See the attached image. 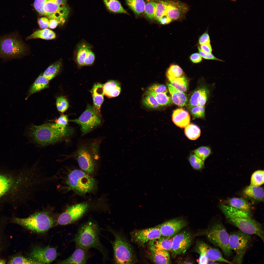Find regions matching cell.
Masks as SVG:
<instances>
[{"mask_svg": "<svg viewBox=\"0 0 264 264\" xmlns=\"http://www.w3.org/2000/svg\"><path fill=\"white\" fill-rule=\"evenodd\" d=\"M61 66V62H55L49 66L44 71L43 75L50 81L58 74Z\"/></svg>", "mask_w": 264, "mask_h": 264, "instance_id": "obj_38", "label": "cell"}, {"mask_svg": "<svg viewBox=\"0 0 264 264\" xmlns=\"http://www.w3.org/2000/svg\"><path fill=\"white\" fill-rule=\"evenodd\" d=\"M221 209L227 219L239 218H251L250 213L245 212L230 206L222 205Z\"/></svg>", "mask_w": 264, "mask_h": 264, "instance_id": "obj_27", "label": "cell"}, {"mask_svg": "<svg viewBox=\"0 0 264 264\" xmlns=\"http://www.w3.org/2000/svg\"><path fill=\"white\" fill-rule=\"evenodd\" d=\"M6 262V261L5 260L0 259V264H5Z\"/></svg>", "mask_w": 264, "mask_h": 264, "instance_id": "obj_63", "label": "cell"}, {"mask_svg": "<svg viewBox=\"0 0 264 264\" xmlns=\"http://www.w3.org/2000/svg\"><path fill=\"white\" fill-rule=\"evenodd\" d=\"M12 222L32 231L39 233L47 231L53 226V220L48 212L35 213L27 218H21L14 217Z\"/></svg>", "mask_w": 264, "mask_h": 264, "instance_id": "obj_7", "label": "cell"}, {"mask_svg": "<svg viewBox=\"0 0 264 264\" xmlns=\"http://www.w3.org/2000/svg\"><path fill=\"white\" fill-rule=\"evenodd\" d=\"M25 50L24 45L16 33L0 36V57L18 58L24 54Z\"/></svg>", "mask_w": 264, "mask_h": 264, "instance_id": "obj_8", "label": "cell"}, {"mask_svg": "<svg viewBox=\"0 0 264 264\" xmlns=\"http://www.w3.org/2000/svg\"><path fill=\"white\" fill-rule=\"evenodd\" d=\"M88 249L77 246L72 255L66 259L61 262V264H86L88 256Z\"/></svg>", "mask_w": 264, "mask_h": 264, "instance_id": "obj_22", "label": "cell"}, {"mask_svg": "<svg viewBox=\"0 0 264 264\" xmlns=\"http://www.w3.org/2000/svg\"><path fill=\"white\" fill-rule=\"evenodd\" d=\"M231 0V1H235V0Z\"/></svg>", "mask_w": 264, "mask_h": 264, "instance_id": "obj_64", "label": "cell"}, {"mask_svg": "<svg viewBox=\"0 0 264 264\" xmlns=\"http://www.w3.org/2000/svg\"><path fill=\"white\" fill-rule=\"evenodd\" d=\"M102 140L95 139L83 141L78 145L76 150L69 157H75L80 167L87 174L94 170L100 158L99 149Z\"/></svg>", "mask_w": 264, "mask_h": 264, "instance_id": "obj_3", "label": "cell"}, {"mask_svg": "<svg viewBox=\"0 0 264 264\" xmlns=\"http://www.w3.org/2000/svg\"><path fill=\"white\" fill-rule=\"evenodd\" d=\"M251 241V238L249 235L241 231L235 232L229 235L230 249L236 253L233 260L234 262L241 263Z\"/></svg>", "mask_w": 264, "mask_h": 264, "instance_id": "obj_11", "label": "cell"}, {"mask_svg": "<svg viewBox=\"0 0 264 264\" xmlns=\"http://www.w3.org/2000/svg\"><path fill=\"white\" fill-rule=\"evenodd\" d=\"M0 232V252L2 249V241L1 239V234Z\"/></svg>", "mask_w": 264, "mask_h": 264, "instance_id": "obj_62", "label": "cell"}, {"mask_svg": "<svg viewBox=\"0 0 264 264\" xmlns=\"http://www.w3.org/2000/svg\"><path fill=\"white\" fill-rule=\"evenodd\" d=\"M173 236L166 237L161 236L157 239L149 242V248L150 251L158 250L171 251Z\"/></svg>", "mask_w": 264, "mask_h": 264, "instance_id": "obj_23", "label": "cell"}, {"mask_svg": "<svg viewBox=\"0 0 264 264\" xmlns=\"http://www.w3.org/2000/svg\"><path fill=\"white\" fill-rule=\"evenodd\" d=\"M33 5L41 15L62 24L66 21L70 11L66 0H35Z\"/></svg>", "mask_w": 264, "mask_h": 264, "instance_id": "obj_5", "label": "cell"}, {"mask_svg": "<svg viewBox=\"0 0 264 264\" xmlns=\"http://www.w3.org/2000/svg\"><path fill=\"white\" fill-rule=\"evenodd\" d=\"M229 206L239 210L250 213L251 207L246 200L242 198H233L228 201Z\"/></svg>", "mask_w": 264, "mask_h": 264, "instance_id": "obj_33", "label": "cell"}, {"mask_svg": "<svg viewBox=\"0 0 264 264\" xmlns=\"http://www.w3.org/2000/svg\"><path fill=\"white\" fill-rule=\"evenodd\" d=\"M103 84L98 83L94 85L91 90L93 102V108L99 114L101 115L100 107L104 100Z\"/></svg>", "mask_w": 264, "mask_h": 264, "instance_id": "obj_24", "label": "cell"}, {"mask_svg": "<svg viewBox=\"0 0 264 264\" xmlns=\"http://www.w3.org/2000/svg\"><path fill=\"white\" fill-rule=\"evenodd\" d=\"M49 22L48 18L45 17L40 18L38 21L39 26L42 29H46L48 27Z\"/></svg>", "mask_w": 264, "mask_h": 264, "instance_id": "obj_56", "label": "cell"}, {"mask_svg": "<svg viewBox=\"0 0 264 264\" xmlns=\"http://www.w3.org/2000/svg\"><path fill=\"white\" fill-rule=\"evenodd\" d=\"M9 264H38L37 263L30 258H27L22 256H17L10 259L8 263Z\"/></svg>", "mask_w": 264, "mask_h": 264, "instance_id": "obj_47", "label": "cell"}, {"mask_svg": "<svg viewBox=\"0 0 264 264\" xmlns=\"http://www.w3.org/2000/svg\"><path fill=\"white\" fill-rule=\"evenodd\" d=\"M165 14L166 8L164 1L160 0L156 2L155 19L158 20Z\"/></svg>", "mask_w": 264, "mask_h": 264, "instance_id": "obj_48", "label": "cell"}, {"mask_svg": "<svg viewBox=\"0 0 264 264\" xmlns=\"http://www.w3.org/2000/svg\"><path fill=\"white\" fill-rule=\"evenodd\" d=\"M196 246L197 252L199 253H201L204 254L208 260L230 264L233 263L225 259L218 249L211 247L204 242H198Z\"/></svg>", "mask_w": 264, "mask_h": 264, "instance_id": "obj_21", "label": "cell"}, {"mask_svg": "<svg viewBox=\"0 0 264 264\" xmlns=\"http://www.w3.org/2000/svg\"><path fill=\"white\" fill-rule=\"evenodd\" d=\"M61 24L59 21L55 19L49 20L48 27L51 29H54L56 28L58 25Z\"/></svg>", "mask_w": 264, "mask_h": 264, "instance_id": "obj_61", "label": "cell"}, {"mask_svg": "<svg viewBox=\"0 0 264 264\" xmlns=\"http://www.w3.org/2000/svg\"><path fill=\"white\" fill-rule=\"evenodd\" d=\"M132 238L140 245L159 238L162 236L158 225L149 228L138 230L132 233Z\"/></svg>", "mask_w": 264, "mask_h": 264, "instance_id": "obj_19", "label": "cell"}, {"mask_svg": "<svg viewBox=\"0 0 264 264\" xmlns=\"http://www.w3.org/2000/svg\"><path fill=\"white\" fill-rule=\"evenodd\" d=\"M107 9L114 13H123L129 14L118 0H102Z\"/></svg>", "mask_w": 264, "mask_h": 264, "instance_id": "obj_34", "label": "cell"}, {"mask_svg": "<svg viewBox=\"0 0 264 264\" xmlns=\"http://www.w3.org/2000/svg\"><path fill=\"white\" fill-rule=\"evenodd\" d=\"M167 92L156 93L147 90L146 92L153 95L160 106H163L169 105L172 102L171 97L167 95Z\"/></svg>", "mask_w": 264, "mask_h": 264, "instance_id": "obj_39", "label": "cell"}, {"mask_svg": "<svg viewBox=\"0 0 264 264\" xmlns=\"http://www.w3.org/2000/svg\"><path fill=\"white\" fill-rule=\"evenodd\" d=\"M107 231L114 236L115 240L111 242L114 252V262L116 264H133L136 262L135 254L131 246L121 235L110 227Z\"/></svg>", "mask_w": 264, "mask_h": 264, "instance_id": "obj_6", "label": "cell"}, {"mask_svg": "<svg viewBox=\"0 0 264 264\" xmlns=\"http://www.w3.org/2000/svg\"><path fill=\"white\" fill-rule=\"evenodd\" d=\"M264 171L259 170L254 172L252 174L250 185L260 186L264 183Z\"/></svg>", "mask_w": 264, "mask_h": 264, "instance_id": "obj_41", "label": "cell"}, {"mask_svg": "<svg viewBox=\"0 0 264 264\" xmlns=\"http://www.w3.org/2000/svg\"><path fill=\"white\" fill-rule=\"evenodd\" d=\"M172 117L174 123L180 128H185L190 123V116L188 113L182 108L174 110Z\"/></svg>", "mask_w": 264, "mask_h": 264, "instance_id": "obj_25", "label": "cell"}, {"mask_svg": "<svg viewBox=\"0 0 264 264\" xmlns=\"http://www.w3.org/2000/svg\"><path fill=\"white\" fill-rule=\"evenodd\" d=\"M56 104L58 110L62 113L66 111L69 107V103L67 99L63 96L57 97Z\"/></svg>", "mask_w": 264, "mask_h": 264, "instance_id": "obj_46", "label": "cell"}, {"mask_svg": "<svg viewBox=\"0 0 264 264\" xmlns=\"http://www.w3.org/2000/svg\"><path fill=\"white\" fill-rule=\"evenodd\" d=\"M29 255L30 258L38 264H47L54 261L58 254L56 248L48 246L44 247H35Z\"/></svg>", "mask_w": 264, "mask_h": 264, "instance_id": "obj_16", "label": "cell"}, {"mask_svg": "<svg viewBox=\"0 0 264 264\" xmlns=\"http://www.w3.org/2000/svg\"><path fill=\"white\" fill-rule=\"evenodd\" d=\"M198 43L200 45L210 43V38L207 31L205 32L200 36L199 39Z\"/></svg>", "mask_w": 264, "mask_h": 264, "instance_id": "obj_55", "label": "cell"}, {"mask_svg": "<svg viewBox=\"0 0 264 264\" xmlns=\"http://www.w3.org/2000/svg\"><path fill=\"white\" fill-rule=\"evenodd\" d=\"M69 121L79 124L82 134L84 135L100 125L101 122V115L97 113L93 107L88 105L86 110L79 117Z\"/></svg>", "mask_w": 264, "mask_h": 264, "instance_id": "obj_12", "label": "cell"}, {"mask_svg": "<svg viewBox=\"0 0 264 264\" xmlns=\"http://www.w3.org/2000/svg\"><path fill=\"white\" fill-rule=\"evenodd\" d=\"M200 49L206 54L211 53L212 48L210 43L200 45Z\"/></svg>", "mask_w": 264, "mask_h": 264, "instance_id": "obj_57", "label": "cell"}, {"mask_svg": "<svg viewBox=\"0 0 264 264\" xmlns=\"http://www.w3.org/2000/svg\"><path fill=\"white\" fill-rule=\"evenodd\" d=\"M209 94L208 90L205 88H202L198 105L204 106Z\"/></svg>", "mask_w": 264, "mask_h": 264, "instance_id": "obj_52", "label": "cell"}, {"mask_svg": "<svg viewBox=\"0 0 264 264\" xmlns=\"http://www.w3.org/2000/svg\"><path fill=\"white\" fill-rule=\"evenodd\" d=\"M158 20L161 24L163 25L168 24L172 21L166 13L163 15Z\"/></svg>", "mask_w": 264, "mask_h": 264, "instance_id": "obj_59", "label": "cell"}, {"mask_svg": "<svg viewBox=\"0 0 264 264\" xmlns=\"http://www.w3.org/2000/svg\"><path fill=\"white\" fill-rule=\"evenodd\" d=\"M229 222L246 234L254 235L264 242V232L260 224L251 218H239L228 219Z\"/></svg>", "mask_w": 264, "mask_h": 264, "instance_id": "obj_14", "label": "cell"}, {"mask_svg": "<svg viewBox=\"0 0 264 264\" xmlns=\"http://www.w3.org/2000/svg\"><path fill=\"white\" fill-rule=\"evenodd\" d=\"M202 89V88L198 89L192 94L189 102L188 106L190 108L198 105Z\"/></svg>", "mask_w": 264, "mask_h": 264, "instance_id": "obj_50", "label": "cell"}, {"mask_svg": "<svg viewBox=\"0 0 264 264\" xmlns=\"http://www.w3.org/2000/svg\"><path fill=\"white\" fill-rule=\"evenodd\" d=\"M126 4L136 15L144 10L145 3L144 0H125Z\"/></svg>", "mask_w": 264, "mask_h": 264, "instance_id": "obj_36", "label": "cell"}, {"mask_svg": "<svg viewBox=\"0 0 264 264\" xmlns=\"http://www.w3.org/2000/svg\"><path fill=\"white\" fill-rule=\"evenodd\" d=\"M243 192L246 196L257 200L262 201L264 199V189L260 186L250 185L245 189Z\"/></svg>", "mask_w": 264, "mask_h": 264, "instance_id": "obj_30", "label": "cell"}, {"mask_svg": "<svg viewBox=\"0 0 264 264\" xmlns=\"http://www.w3.org/2000/svg\"><path fill=\"white\" fill-rule=\"evenodd\" d=\"M151 260L154 263L169 264L170 255L168 252L164 250L150 251Z\"/></svg>", "mask_w": 264, "mask_h": 264, "instance_id": "obj_29", "label": "cell"}, {"mask_svg": "<svg viewBox=\"0 0 264 264\" xmlns=\"http://www.w3.org/2000/svg\"><path fill=\"white\" fill-rule=\"evenodd\" d=\"M188 158L190 165L194 170L201 172L204 168V161L194 153L190 154Z\"/></svg>", "mask_w": 264, "mask_h": 264, "instance_id": "obj_40", "label": "cell"}, {"mask_svg": "<svg viewBox=\"0 0 264 264\" xmlns=\"http://www.w3.org/2000/svg\"><path fill=\"white\" fill-rule=\"evenodd\" d=\"M200 254L198 260V264H207L208 259L206 256L202 253H199Z\"/></svg>", "mask_w": 264, "mask_h": 264, "instance_id": "obj_60", "label": "cell"}, {"mask_svg": "<svg viewBox=\"0 0 264 264\" xmlns=\"http://www.w3.org/2000/svg\"><path fill=\"white\" fill-rule=\"evenodd\" d=\"M148 91L153 93H158L168 91L166 87L163 85L155 84L150 87Z\"/></svg>", "mask_w": 264, "mask_h": 264, "instance_id": "obj_51", "label": "cell"}, {"mask_svg": "<svg viewBox=\"0 0 264 264\" xmlns=\"http://www.w3.org/2000/svg\"><path fill=\"white\" fill-rule=\"evenodd\" d=\"M198 48L199 54L202 57L208 60H214L220 61H224L223 60L216 57L211 53L206 54L204 52L200 49L199 47H198Z\"/></svg>", "mask_w": 264, "mask_h": 264, "instance_id": "obj_54", "label": "cell"}, {"mask_svg": "<svg viewBox=\"0 0 264 264\" xmlns=\"http://www.w3.org/2000/svg\"><path fill=\"white\" fill-rule=\"evenodd\" d=\"M88 208V205L85 203L76 204L68 207L58 217V224L66 225L77 221L84 215Z\"/></svg>", "mask_w": 264, "mask_h": 264, "instance_id": "obj_15", "label": "cell"}, {"mask_svg": "<svg viewBox=\"0 0 264 264\" xmlns=\"http://www.w3.org/2000/svg\"><path fill=\"white\" fill-rule=\"evenodd\" d=\"M73 132L71 127L63 131L56 127L53 123L32 125L28 128L26 133L34 143L44 146L63 141L71 135Z\"/></svg>", "mask_w": 264, "mask_h": 264, "instance_id": "obj_2", "label": "cell"}, {"mask_svg": "<svg viewBox=\"0 0 264 264\" xmlns=\"http://www.w3.org/2000/svg\"><path fill=\"white\" fill-rule=\"evenodd\" d=\"M167 85L172 102L179 107L185 106L187 101L186 95L184 92L176 88L170 83H168Z\"/></svg>", "mask_w": 264, "mask_h": 264, "instance_id": "obj_26", "label": "cell"}, {"mask_svg": "<svg viewBox=\"0 0 264 264\" xmlns=\"http://www.w3.org/2000/svg\"><path fill=\"white\" fill-rule=\"evenodd\" d=\"M142 102L145 107L150 108L156 109L160 106L154 96L146 92Z\"/></svg>", "mask_w": 264, "mask_h": 264, "instance_id": "obj_43", "label": "cell"}, {"mask_svg": "<svg viewBox=\"0 0 264 264\" xmlns=\"http://www.w3.org/2000/svg\"><path fill=\"white\" fill-rule=\"evenodd\" d=\"M68 190H72L79 194H84L91 191L95 185L93 178L84 172L78 170L71 171L66 180Z\"/></svg>", "mask_w": 264, "mask_h": 264, "instance_id": "obj_9", "label": "cell"}, {"mask_svg": "<svg viewBox=\"0 0 264 264\" xmlns=\"http://www.w3.org/2000/svg\"><path fill=\"white\" fill-rule=\"evenodd\" d=\"M193 153L204 161L212 154L210 148L207 146H202L193 151Z\"/></svg>", "mask_w": 264, "mask_h": 264, "instance_id": "obj_42", "label": "cell"}, {"mask_svg": "<svg viewBox=\"0 0 264 264\" xmlns=\"http://www.w3.org/2000/svg\"><path fill=\"white\" fill-rule=\"evenodd\" d=\"M184 133L188 139L194 140L198 139L200 136L201 131L198 126L191 123H189L185 127Z\"/></svg>", "mask_w": 264, "mask_h": 264, "instance_id": "obj_37", "label": "cell"}, {"mask_svg": "<svg viewBox=\"0 0 264 264\" xmlns=\"http://www.w3.org/2000/svg\"><path fill=\"white\" fill-rule=\"evenodd\" d=\"M192 237L189 233L183 231L173 236L171 251V256L175 258L177 255L185 252L190 247Z\"/></svg>", "mask_w": 264, "mask_h": 264, "instance_id": "obj_17", "label": "cell"}, {"mask_svg": "<svg viewBox=\"0 0 264 264\" xmlns=\"http://www.w3.org/2000/svg\"><path fill=\"white\" fill-rule=\"evenodd\" d=\"M156 2L152 1H148L145 4L144 10L146 17L149 19H155Z\"/></svg>", "mask_w": 264, "mask_h": 264, "instance_id": "obj_44", "label": "cell"}, {"mask_svg": "<svg viewBox=\"0 0 264 264\" xmlns=\"http://www.w3.org/2000/svg\"><path fill=\"white\" fill-rule=\"evenodd\" d=\"M103 88L104 95L109 97L117 96L121 90L119 83L113 80L109 81L103 84Z\"/></svg>", "mask_w": 264, "mask_h": 264, "instance_id": "obj_28", "label": "cell"}, {"mask_svg": "<svg viewBox=\"0 0 264 264\" xmlns=\"http://www.w3.org/2000/svg\"><path fill=\"white\" fill-rule=\"evenodd\" d=\"M49 81L43 75L39 76L30 87L29 91V95L47 88Z\"/></svg>", "mask_w": 264, "mask_h": 264, "instance_id": "obj_31", "label": "cell"}, {"mask_svg": "<svg viewBox=\"0 0 264 264\" xmlns=\"http://www.w3.org/2000/svg\"><path fill=\"white\" fill-rule=\"evenodd\" d=\"M190 59L192 62L197 63L201 61L202 57L199 53H193L190 56Z\"/></svg>", "mask_w": 264, "mask_h": 264, "instance_id": "obj_58", "label": "cell"}, {"mask_svg": "<svg viewBox=\"0 0 264 264\" xmlns=\"http://www.w3.org/2000/svg\"><path fill=\"white\" fill-rule=\"evenodd\" d=\"M183 70L178 66L172 65L168 68L166 75L167 77L176 78L183 76Z\"/></svg>", "mask_w": 264, "mask_h": 264, "instance_id": "obj_45", "label": "cell"}, {"mask_svg": "<svg viewBox=\"0 0 264 264\" xmlns=\"http://www.w3.org/2000/svg\"><path fill=\"white\" fill-rule=\"evenodd\" d=\"M93 47L84 40L80 41L77 45L75 52V61L78 68L93 64L95 55L93 51Z\"/></svg>", "mask_w": 264, "mask_h": 264, "instance_id": "obj_13", "label": "cell"}, {"mask_svg": "<svg viewBox=\"0 0 264 264\" xmlns=\"http://www.w3.org/2000/svg\"><path fill=\"white\" fill-rule=\"evenodd\" d=\"M69 121L67 115L62 114L55 121V123L64 127L67 126Z\"/></svg>", "mask_w": 264, "mask_h": 264, "instance_id": "obj_53", "label": "cell"}, {"mask_svg": "<svg viewBox=\"0 0 264 264\" xmlns=\"http://www.w3.org/2000/svg\"><path fill=\"white\" fill-rule=\"evenodd\" d=\"M170 84L177 89L183 92L187 89L188 82L187 79L184 76L179 77H167Z\"/></svg>", "mask_w": 264, "mask_h": 264, "instance_id": "obj_35", "label": "cell"}, {"mask_svg": "<svg viewBox=\"0 0 264 264\" xmlns=\"http://www.w3.org/2000/svg\"><path fill=\"white\" fill-rule=\"evenodd\" d=\"M166 8V13L174 20H180L185 16L188 10L186 4L177 0L164 1Z\"/></svg>", "mask_w": 264, "mask_h": 264, "instance_id": "obj_18", "label": "cell"}, {"mask_svg": "<svg viewBox=\"0 0 264 264\" xmlns=\"http://www.w3.org/2000/svg\"><path fill=\"white\" fill-rule=\"evenodd\" d=\"M56 37L55 33L52 30L45 29L35 31L26 38L27 40L37 38L45 40H51Z\"/></svg>", "mask_w": 264, "mask_h": 264, "instance_id": "obj_32", "label": "cell"}, {"mask_svg": "<svg viewBox=\"0 0 264 264\" xmlns=\"http://www.w3.org/2000/svg\"><path fill=\"white\" fill-rule=\"evenodd\" d=\"M190 109V112L194 118L201 119L205 118L204 106L197 105Z\"/></svg>", "mask_w": 264, "mask_h": 264, "instance_id": "obj_49", "label": "cell"}, {"mask_svg": "<svg viewBox=\"0 0 264 264\" xmlns=\"http://www.w3.org/2000/svg\"><path fill=\"white\" fill-rule=\"evenodd\" d=\"M187 225L186 221L180 218L171 220L158 225L162 236H174Z\"/></svg>", "mask_w": 264, "mask_h": 264, "instance_id": "obj_20", "label": "cell"}, {"mask_svg": "<svg viewBox=\"0 0 264 264\" xmlns=\"http://www.w3.org/2000/svg\"><path fill=\"white\" fill-rule=\"evenodd\" d=\"M41 182L34 166L14 169L0 166V205L16 206L27 201Z\"/></svg>", "mask_w": 264, "mask_h": 264, "instance_id": "obj_1", "label": "cell"}, {"mask_svg": "<svg viewBox=\"0 0 264 264\" xmlns=\"http://www.w3.org/2000/svg\"><path fill=\"white\" fill-rule=\"evenodd\" d=\"M99 229L96 222L90 220L81 225L74 241L77 246L89 249L94 248L102 253L104 259H107L108 254L100 242Z\"/></svg>", "mask_w": 264, "mask_h": 264, "instance_id": "obj_4", "label": "cell"}, {"mask_svg": "<svg viewBox=\"0 0 264 264\" xmlns=\"http://www.w3.org/2000/svg\"><path fill=\"white\" fill-rule=\"evenodd\" d=\"M203 233L215 246L220 248L226 256L231 254L229 245V235L223 224L217 222L204 231Z\"/></svg>", "mask_w": 264, "mask_h": 264, "instance_id": "obj_10", "label": "cell"}]
</instances>
